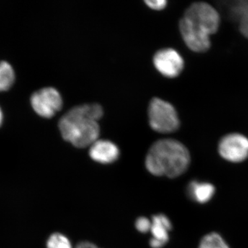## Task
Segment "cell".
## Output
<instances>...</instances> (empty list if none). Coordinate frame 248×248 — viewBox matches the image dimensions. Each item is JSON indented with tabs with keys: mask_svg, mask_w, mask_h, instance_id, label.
I'll use <instances>...</instances> for the list:
<instances>
[{
	"mask_svg": "<svg viewBox=\"0 0 248 248\" xmlns=\"http://www.w3.org/2000/svg\"><path fill=\"white\" fill-rule=\"evenodd\" d=\"M152 238L150 246L152 248H162L169 241V232L172 231L170 220L163 214L155 215L151 220Z\"/></svg>",
	"mask_w": 248,
	"mask_h": 248,
	"instance_id": "8",
	"label": "cell"
},
{
	"mask_svg": "<svg viewBox=\"0 0 248 248\" xmlns=\"http://www.w3.org/2000/svg\"><path fill=\"white\" fill-rule=\"evenodd\" d=\"M198 248H230L223 237L217 232L205 235L201 240Z\"/></svg>",
	"mask_w": 248,
	"mask_h": 248,
	"instance_id": "12",
	"label": "cell"
},
{
	"mask_svg": "<svg viewBox=\"0 0 248 248\" xmlns=\"http://www.w3.org/2000/svg\"><path fill=\"white\" fill-rule=\"evenodd\" d=\"M145 3L152 9L156 11L164 9L167 5V1L165 0H147Z\"/></svg>",
	"mask_w": 248,
	"mask_h": 248,
	"instance_id": "16",
	"label": "cell"
},
{
	"mask_svg": "<svg viewBox=\"0 0 248 248\" xmlns=\"http://www.w3.org/2000/svg\"><path fill=\"white\" fill-rule=\"evenodd\" d=\"M47 248H73L70 240L65 235L56 232L50 235L46 242Z\"/></svg>",
	"mask_w": 248,
	"mask_h": 248,
	"instance_id": "14",
	"label": "cell"
},
{
	"mask_svg": "<svg viewBox=\"0 0 248 248\" xmlns=\"http://www.w3.org/2000/svg\"><path fill=\"white\" fill-rule=\"evenodd\" d=\"M151 221L146 217H140L135 222V227L139 232L141 233H147L151 231Z\"/></svg>",
	"mask_w": 248,
	"mask_h": 248,
	"instance_id": "15",
	"label": "cell"
},
{
	"mask_svg": "<svg viewBox=\"0 0 248 248\" xmlns=\"http://www.w3.org/2000/svg\"><path fill=\"white\" fill-rule=\"evenodd\" d=\"M76 248H99L96 245L89 241H83L77 245Z\"/></svg>",
	"mask_w": 248,
	"mask_h": 248,
	"instance_id": "17",
	"label": "cell"
},
{
	"mask_svg": "<svg viewBox=\"0 0 248 248\" xmlns=\"http://www.w3.org/2000/svg\"><path fill=\"white\" fill-rule=\"evenodd\" d=\"M89 155L93 161L109 164L118 159L120 150L112 142L97 140L90 146Z\"/></svg>",
	"mask_w": 248,
	"mask_h": 248,
	"instance_id": "9",
	"label": "cell"
},
{
	"mask_svg": "<svg viewBox=\"0 0 248 248\" xmlns=\"http://www.w3.org/2000/svg\"><path fill=\"white\" fill-rule=\"evenodd\" d=\"M151 128L159 133H172L180 126L177 110L172 104L160 98H153L148 107Z\"/></svg>",
	"mask_w": 248,
	"mask_h": 248,
	"instance_id": "4",
	"label": "cell"
},
{
	"mask_svg": "<svg viewBox=\"0 0 248 248\" xmlns=\"http://www.w3.org/2000/svg\"><path fill=\"white\" fill-rule=\"evenodd\" d=\"M218 151L226 161L243 162L248 158V139L239 133L228 134L220 140Z\"/></svg>",
	"mask_w": 248,
	"mask_h": 248,
	"instance_id": "6",
	"label": "cell"
},
{
	"mask_svg": "<svg viewBox=\"0 0 248 248\" xmlns=\"http://www.w3.org/2000/svg\"><path fill=\"white\" fill-rule=\"evenodd\" d=\"M103 116L99 104L78 106L60 119L59 128L63 138L77 148L91 146L99 136L98 121Z\"/></svg>",
	"mask_w": 248,
	"mask_h": 248,
	"instance_id": "2",
	"label": "cell"
},
{
	"mask_svg": "<svg viewBox=\"0 0 248 248\" xmlns=\"http://www.w3.org/2000/svg\"><path fill=\"white\" fill-rule=\"evenodd\" d=\"M153 62L155 68L166 78H177L184 67V59L177 50L164 48L155 53Z\"/></svg>",
	"mask_w": 248,
	"mask_h": 248,
	"instance_id": "7",
	"label": "cell"
},
{
	"mask_svg": "<svg viewBox=\"0 0 248 248\" xmlns=\"http://www.w3.org/2000/svg\"><path fill=\"white\" fill-rule=\"evenodd\" d=\"M188 149L180 141L164 139L153 143L146 155V169L157 177L176 178L186 172L190 164Z\"/></svg>",
	"mask_w": 248,
	"mask_h": 248,
	"instance_id": "3",
	"label": "cell"
},
{
	"mask_svg": "<svg viewBox=\"0 0 248 248\" xmlns=\"http://www.w3.org/2000/svg\"><path fill=\"white\" fill-rule=\"evenodd\" d=\"M220 25L217 10L205 2L191 4L179 22V29L186 46L196 53H204L210 48V36Z\"/></svg>",
	"mask_w": 248,
	"mask_h": 248,
	"instance_id": "1",
	"label": "cell"
},
{
	"mask_svg": "<svg viewBox=\"0 0 248 248\" xmlns=\"http://www.w3.org/2000/svg\"><path fill=\"white\" fill-rule=\"evenodd\" d=\"M215 186L210 183L192 181L187 187L189 199L200 204L208 203L215 195Z\"/></svg>",
	"mask_w": 248,
	"mask_h": 248,
	"instance_id": "10",
	"label": "cell"
},
{
	"mask_svg": "<svg viewBox=\"0 0 248 248\" xmlns=\"http://www.w3.org/2000/svg\"><path fill=\"white\" fill-rule=\"evenodd\" d=\"M3 118H4V115H3L2 110H1V108H0V126H1V124H2Z\"/></svg>",
	"mask_w": 248,
	"mask_h": 248,
	"instance_id": "18",
	"label": "cell"
},
{
	"mask_svg": "<svg viewBox=\"0 0 248 248\" xmlns=\"http://www.w3.org/2000/svg\"><path fill=\"white\" fill-rule=\"evenodd\" d=\"M16 75L14 68L6 61L0 62V92L11 89L14 84Z\"/></svg>",
	"mask_w": 248,
	"mask_h": 248,
	"instance_id": "11",
	"label": "cell"
},
{
	"mask_svg": "<svg viewBox=\"0 0 248 248\" xmlns=\"http://www.w3.org/2000/svg\"><path fill=\"white\" fill-rule=\"evenodd\" d=\"M234 12L239 17V30L248 39V2H241L236 6Z\"/></svg>",
	"mask_w": 248,
	"mask_h": 248,
	"instance_id": "13",
	"label": "cell"
},
{
	"mask_svg": "<svg viewBox=\"0 0 248 248\" xmlns=\"http://www.w3.org/2000/svg\"><path fill=\"white\" fill-rule=\"evenodd\" d=\"M31 104L37 115L45 118L53 117L63 105L60 93L52 87L36 91L31 98Z\"/></svg>",
	"mask_w": 248,
	"mask_h": 248,
	"instance_id": "5",
	"label": "cell"
}]
</instances>
